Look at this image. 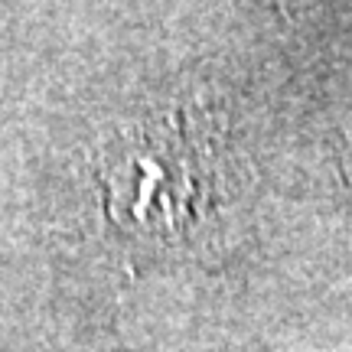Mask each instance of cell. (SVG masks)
Returning <instances> with one entry per match:
<instances>
[{"label":"cell","instance_id":"1","mask_svg":"<svg viewBox=\"0 0 352 352\" xmlns=\"http://www.w3.org/2000/svg\"><path fill=\"white\" fill-rule=\"evenodd\" d=\"M108 189L114 196V209L138 226L170 222L173 215L186 212L189 196L196 192V176L189 153L166 138H140L127 144L121 160L114 164Z\"/></svg>","mask_w":352,"mask_h":352}]
</instances>
